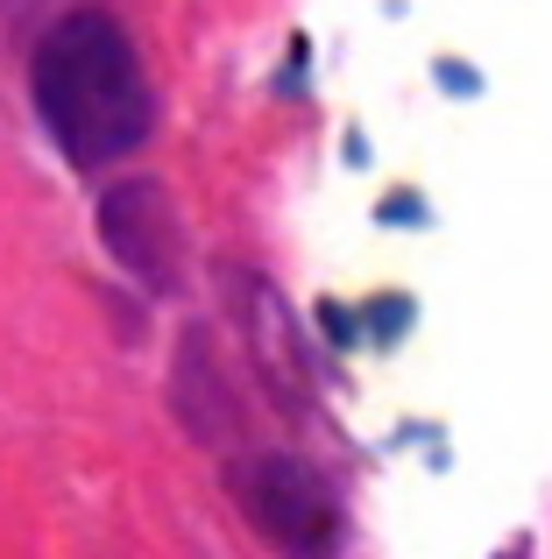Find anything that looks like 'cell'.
<instances>
[{"instance_id": "1", "label": "cell", "mask_w": 552, "mask_h": 559, "mask_svg": "<svg viewBox=\"0 0 552 559\" xmlns=\"http://www.w3.org/2000/svg\"><path fill=\"white\" fill-rule=\"evenodd\" d=\"M28 93H36L50 142L79 170H107L121 156H135L156 128V93H149L135 43H128V28L113 14H93V8L64 14L36 43Z\"/></svg>"}, {"instance_id": "2", "label": "cell", "mask_w": 552, "mask_h": 559, "mask_svg": "<svg viewBox=\"0 0 552 559\" xmlns=\"http://www.w3.org/2000/svg\"><path fill=\"white\" fill-rule=\"evenodd\" d=\"M235 496L276 552L333 559V546H340V503H333V489L304 461H290V453H255V461H241Z\"/></svg>"}, {"instance_id": "3", "label": "cell", "mask_w": 552, "mask_h": 559, "mask_svg": "<svg viewBox=\"0 0 552 559\" xmlns=\"http://www.w3.org/2000/svg\"><path fill=\"white\" fill-rule=\"evenodd\" d=\"M99 234H107L113 262H121L128 276L170 284V270H178V213H170L164 185H149V178L113 185L107 205H99Z\"/></svg>"}]
</instances>
